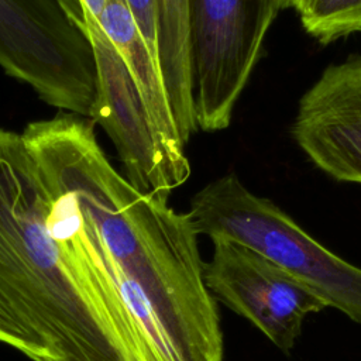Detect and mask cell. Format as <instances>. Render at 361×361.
I'll return each instance as SVG.
<instances>
[{"instance_id":"1","label":"cell","mask_w":361,"mask_h":361,"mask_svg":"<svg viewBox=\"0 0 361 361\" xmlns=\"http://www.w3.org/2000/svg\"><path fill=\"white\" fill-rule=\"evenodd\" d=\"M0 300L55 361H168L76 197L1 128Z\"/></svg>"},{"instance_id":"2","label":"cell","mask_w":361,"mask_h":361,"mask_svg":"<svg viewBox=\"0 0 361 361\" xmlns=\"http://www.w3.org/2000/svg\"><path fill=\"white\" fill-rule=\"evenodd\" d=\"M21 135L42 175L79 202L123 296L166 360L221 361L220 317L189 214L118 173L90 120L58 114Z\"/></svg>"},{"instance_id":"3","label":"cell","mask_w":361,"mask_h":361,"mask_svg":"<svg viewBox=\"0 0 361 361\" xmlns=\"http://www.w3.org/2000/svg\"><path fill=\"white\" fill-rule=\"evenodd\" d=\"M188 214L197 234L254 250L361 324V268L333 254L272 200L250 192L234 173L195 193Z\"/></svg>"},{"instance_id":"4","label":"cell","mask_w":361,"mask_h":361,"mask_svg":"<svg viewBox=\"0 0 361 361\" xmlns=\"http://www.w3.org/2000/svg\"><path fill=\"white\" fill-rule=\"evenodd\" d=\"M0 68L48 104L92 116L93 52L55 0H0Z\"/></svg>"},{"instance_id":"5","label":"cell","mask_w":361,"mask_h":361,"mask_svg":"<svg viewBox=\"0 0 361 361\" xmlns=\"http://www.w3.org/2000/svg\"><path fill=\"white\" fill-rule=\"evenodd\" d=\"M79 30L90 44L96 66L90 117L113 141L127 179L141 192L169 197L188 180L189 159L172 157L162 145L123 58L87 10Z\"/></svg>"},{"instance_id":"6","label":"cell","mask_w":361,"mask_h":361,"mask_svg":"<svg viewBox=\"0 0 361 361\" xmlns=\"http://www.w3.org/2000/svg\"><path fill=\"white\" fill-rule=\"evenodd\" d=\"M204 264V282L214 296L250 320L279 350L290 351L305 319L327 307L309 286L238 243L216 238Z\"/></svg>"},{"instance_id":"7","label":"cell","mask_w":361,"mask_h":361,"mask_svg":"<svg viewBox=\"0 0 361 361\" xmlns=\"http://www.w3.org/2000/svg\"><path fill=\"white\" fill-rule=\"evenodd\" d=\"M290 130L317 168L361 183V55L322 72L300 97Z\"/></svg>"},{"instance_id":"8","label":"cell","mask_w":361,"mask_h":361,"mask_svg":"<svg viewBox=\"0 0 361 361\" xmlns=\"http://www.w3.org/2000/svg\"><path fill=\"white\" fill-rule=\"evenodd\" d=\"M97 21L123 58L162 145L172 157L188 159L175 126L158 59L147 47L126 0H107Z\"/></svg>"},{"instance_id":"9","label":"cell","mask_w":361,"mask_h":361,"mask_svg":"<svg viewBox=\"0 0 361 361\" xmlns=\"http://www.w3.org/2000/svg\"><path fill=\"white\" fill-rule=\"evenodd\" d=\"M158 61L183 145L197 131L193 109L189 0H159Z\"/></svg>"},{"instance_id":"10","label":"cell","mask_w":361,"mask_h":361,"mask_svg":"<svg viewBox=\"0 0 361 361\" xmlns=\"http://www.w3.org/2000/svg\"><path fill=\"white\" fill-rule=\"evenodd\" d=\"M296 11L305 31L322 44L361 31V0H305Z\"/></svg>"},{"instance_id":"11","label":"cell","mask_w":361,"mask_h":361,"mask_svg":"<svg viewBox=\"0 0 361 361\" xmlns=\"http://www.w3.org/2000/svg\"><path fill=\"white\" fill-rule=\"evenodd\" d=\"M0 343L13 347L32 361H55L51 351L32 336L0 300Z\"/></svg>"},{"instance_id":"12","label":"cell","mask_w":361,"mask_h":361,"mask_svg":"<svg viewBox=\"0 0 361 361\" xmlns=\"http://www.w3.org/2000/svg\"><path fill=\"white\" fill-rule=\"evenodd\" d=\"M126 4L131 11L147 47L158 59L159 0H126Z\"/></svg>"},{"instance_id":"13","label":"cell","mask_w":361,"mask_h":361,"mask_svg":"<svg viewBox=\"0 0 361 361\" xmlns=\"http://www.w3.org/2000/svg\"><path fill=\"white\" fill-rule=\"evenodd\" d=\"M107 0H82L83 6L86 7V10L97 20L100 17V14L104 10Z\"/></svg>"},{"instance_id":"14","label":"cell","mask_w":361,"mask_h":361,"mask_svg":"<svg viewBox=\"0 0 361 361\" xmlns=\"http://www.w3.org/2000/svg\"><path fill=\"white\" fill-rule=\"evenodd\" d=\"M302 1H305V0H283L282 8H295L296 10L302 4Z\"/></svg>"}]
</instances>
